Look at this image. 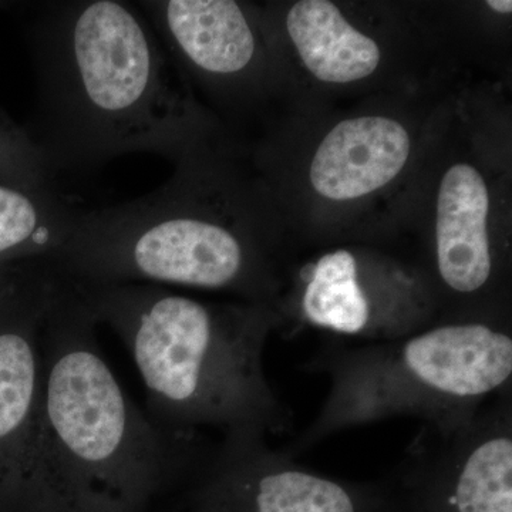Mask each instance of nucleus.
<instances>
[{
    "label": "nucleus",
    "instance_id": "nucleus-12",
    "mask_svg": "<svg viewBox=\"0 0 512 512\" xmlns=\"http://www.w3.org/2000/svg\"><path fill=\"white\" fill-rule=\"evenodd\" d=\"M302 279L299 318L312 328L380 342L403 338L377 309L360 274L359 259L348 249L320 256L302 272Z\"/></svg>",
    "mask_w": 512,
    "mask_h": 512
},
{
    "label": "nucleus",
    "instance_id": "nucleus-13",
    "mask_svg": "<svg viewBox=\"0 0 512 512\" xmlns=\"http://www.w3.org/2000/svg\"><path fill=\"white\" fill-rule=\"evenodd\" d=\"M286 29L309 72L326 83H352L375 73L380 49L375 40L353 28L328 0L295 3Z\"/></svg>",
    "mask_w": 512,
    "mask_h": 512
},
{
    "label": "nucleus",
    "instance_id": "nucleus-8",
    "mask_svg": "<svg viewBox=\"0 0 512 512\" xmlns=\"http://www.w3.org/2000/svg\"><path fill=\"white\" fill-rule=\"evenodd\" d=\"M52 281L0 326V512H47L39 466L40 330Z\"/></svg>",
    "mask_w": 512,
    "mask_h": 512
},
{
    "label": "nucleus",
    "instance_id": "nucleus-15",
    "mask_svg": "<svg viewBox=\"0 0 512 512\" xmlns=\"http://www.w3.org/2000/svg\"><path fill=\"white\" fill-rule=\"evenodd\" d=\"M42 151L26 128L0 110V180L40 187L50 184Z\"/></svg>",
    "mask_w": 512,
    "mask_h": 512
},
{
    "label": "nucleus",
    "instance_id": "nucleus-11",
    "mask_svg": "<svg viewBox=\"0 0 512 512\" xmlns=\"http://www.w3.org/2000/svg\"><path fill=\"white\" fill-rule=\"evenodd\" d=\"M406 128L387 117L345 120L322 141L311 165V183L322 197L356 200L383 188L410 156Z\"/></svg>",
    "mask_w": 512,
    "mask_h": 512
},
{
    "label": "nucleus",
    "instance_id": "nucleus-7",
    "mask_svg": "<svg viewBox=\"0 0 512 512\" xmlns=\"http://www.w3.org/2000/svg\"><path fill=\"white\" fill-rule=\"evenodd\" d=\"M377 485L348 483L303 467L264 436L224 437L188 494V512H379Z\"/></svg>",
    "mask_w": 512,
    "mask_h": 512
},
{
    "label": "nucleus",
    "instance_id": "nucleus-3",
    "mask_svg": "<svg viewBox=\"0 0 512 512\" xmlns=\"http://www.w3.org/2000/svg\"><path fill=\"white\" fill-rule=\"evenodd\" d=\"M69 281L126 346L158 423L214 427L224 437L289 430L291 413L265 375V343L279 325L265 305L214 306L153 284Z\"/></svg>",
    "mask_w": 512,
    "mask_h": 512
},
{
    "label": "nucleus",
    "instance_id": "nucleus-10",
    "mask_svg": "<svg viewBox=\"0 0 512 512\" xmlns=\"http://www.w3.org/2000/svg\"><path fill=\"white\" fill-rule=\"evenodd\" d=\"M488 208L487 185L476 168L456 164L444 174L437 197L436 272L448 295L473 299L495 279Z\"/></svg>",
    "mask_w": 512,
    "mask_h": 512
},
{
    "label": "nucleus",
    "instance_id": "nucleus-2",
    "mask_svg": "<svg viewBox=\"0 0 512 512\" xmlns=\"http://www.w3.org/2000/svg\"><path fill=\"white\" fill-rule=\"evenodd\" d=\"M29 43L37 86L33 140L50 174L93 170L128 154L177 163L195 156L201 120L137 5L40 3Z\"/></svg>",
    "mask_w": 512,
    "mask_h": 512
},
{
    "label": "nucleus",
    "instance_id": "nucleus-6",
    "mask_svg": "<svg viewBox=\"0 0 512 512\" xmlns=\"http://www.w3.org/2000/svg\"><path fill=\"white\" fill-rule=\"evenodd\" d=\"M394 477L406 512H512V389L460 429L423 426Z\"/></svg>",
    "mask_w": 512,
    "mask_h": 512
},
{
    "label": "nucleus",
    "instance_id": "nucleus-16",
    "mask_svg": "<svg viewBox=\"0 0 512 512\" xmlns=\"http://www.w3.org/2000/svg\"><path fill=\"white\" fill-rule=\"evenodd\" d=\"M56 274L47 259H33L0 268V326L15 315L37 293L43 291Z\"/></svg>",
    "mask_w": 512,
    "mask_h": 512
},
{
    "label": "nucleus",
    "instance_id": "nucleus-14",
    "mask_svg": "<svg viewBox=\"0 0 512 512\" xmlns=\"http://www.w3.org/2000/svg\"><path fill=\"white\" fill-rule=\"evenodd\" d=\"M80 214L52 184L29 187L0 180V268L50 261L69 241Z\"/></svg>",
    "mask_w": 512,
    "mask_h": 512
},
{
    "label": "nucleus",
    "instance_id": "nucleus-5",
    "mask_svg": "<svg viewBox=\"0 0 512 512\" xmlns=\"http://www.w3.org/2000/svg\"><path fill=\"white\" fill-rule=\"evenodd\" d=\"M214 188L194 156L180 161L157 190L82 211L50 262L72 281L232 289L261 298L271 286L262 256L237 220L218 214L228 197Z\"/></svg>",
    "mask_w": 512,
    "mask_h": 512
},
{
    "label": "nucleus",
    "instance_id": "nucleus-4",
    "mask_svg": "<svg viewBox=\"0 0 512 512\" xmlns=\"http://www.w3.org/2000/svg\"><path fill=\"white\" fill-rule=\"evenodd\" d=\"M330 389L316 419L286 453L298 456L333 434L393 417L451 431L487 400L512 389L507 323H437L390 342L320 348L303 365Z\"/></svg>",
    "mask_w": 512,
    "mask_h": 512
},
{
    "label": "nucleus",
    "instance_id": "nucleus-17",
    "mask_svg": "<svg viewBox=\"0 0 512 512\" xmlns=\"http://www.w3.org/2000/svg\"><path fill=\"white\" fill-rule=\"evenodd\" d=\"M487 5L495 12L503 13V15L512 12L511 0H488Z\"/></svg>",
    "mask_w": 512,
    "mask_h": 512
},
{
    "label": "nucleus",
    "instance_id": "nucleus-9",
    "mask_svg": "<svg viewBox=\"0 0 512 512\" xmlns=\"http://www.w3.org/2000/svg\"><path fill=\"white\" fill-rule=\"evenodd\" d=\"M137 6L168 56L198 76L235 79L255 62L254 28L234 0H147Z\"/></svg>",
    "mask_w": 512,
    "mask_h": 512
},
{
    "label": "nucleus",
    "instance_id": "nucleus-1",
    "mask_svg": "<svg viewBox=\"0 0 512 512\" xmlns=\"http://www.w3.org/2000/svg\"><path fill=\"white\" fill-rule=\"evenodd\" d=\"M97 322L66 276L40 330L39 466L47 512H177L217 453L163 426L104 359Z\"/></svg>",
    "mask_w": 512,
    "mask_h": 512
}]
</instances>
